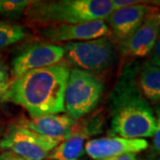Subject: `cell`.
I'll list each match as a JSON object with an SVG mask.
<instances>
[{"label":"cell","instance_id":"9c48e42d","mask_svg":"<svg viewBox=\"0 0 160 160\" xmlns=\"http://www.w3.org/2000/svg\"><path fill=\"white\" fill-rule=\"evenodd\" d=\"M41 34L51 42H80L96 39L110 34L105 21H92L79 24H55L41 30Z\"/></svg>","mask_w":160,"mask_h":160},{"label":"cell","instance_id":"ac0fdd59","mask_svg":"<svg viewBox=\"0 0 160 160\" xmlns=\"http://www.w3.org/2000/svg\"><path fill=\"white\" fill-rule=\"evenodd\" d=\"M156 130L153 135V142H152V152L153 155H160V106L156 109Z\"/></svg>","mask_w":160,"mask_h":160},{"label":"cell","instance_id":"44dd1931","mask_svg":"<svg viewBox=\"0 0 160 160\" xmlns=\"http://www.w3.org/2000/svg\"><path fill=\"white\" fill-rule=\"evenodd\" d=\"M0 160H24L21 157H19L11 151H6L5 153L0 155Z\"/></svg>","mask_w":160,"mask_h":160},{"label":"cell","instance_id":"7c38bea8","mask_svg":"<svg viewBox=\"0 0 160 160\" xmlns=\"http://www.w3.org/2000/svg\"><path fill=\"white\" fill-rule=\"evenodd\" d=\"M98 120L78 124L76 121L71 134L59 143L47 157L48 160H78L85 152V142L91 134L100 132Z\"/></svg>","mask_w":160,"mask_h":160},{"label":"cell","instance_id":"9a60e30c","mask_svg":"<svg viewBox=\"0 0 160 160\" xmlns=\"http://www.w3.org/2000/svg\"><path fill=\"white\" fill-rule=\"evenodd\" d=\"M25 29L17 24L0 22V50L18 43L25 37Z\"/></svg>","mask_w":160,"mask_h":160},{"label":"cell","instance_id":"2e32d148","mask_svg":"<svg viewBox=\"0 0 160 160\" xmlns=\"http://www.w3.org/2000/svg\"><path fill=\"white\" fill-rule=\"evenodd\" d=\"M28 0H0V14L6 18L17 19L30 5Z\"/></svg>","mask_w":160,"mask_h":160},{"label":"cell","instance_id":"8992f818","mask_svg":"<svg viewBox=\"0 0 160 160\" xmlns=\"http://www.w3.org/2000/svg\"><path fill=\"white\" fill-rule=\"evenodd\" d=\"M60 142L15 124L2 135L0 149H7L24 160H45Z\"/></svg>","mask_w":160,"mask_h":160},{"label":"cell","instance_id":"ba28073f","mask_svg":"<svg viewBox=\"0 0 160 160\" xmlns=\"http://www.w3.org/2000/svg\"><path fill=\"white\" fill-rule=\"evenodd\" d=\"M158 12L159 9L155 7L132 34L118 43L119 50L124 56L143 58L150 54L160 33Z\"/></svg>","mask_w":160,"mask_h":160},{"label":"cell","instance_id":"7402d4cb","mask_svg":"<svg viewBox=\"0 0 160 160\" xmlns=\"http://www.w3.org/2000/svg\"><path fill=\"white\" fill-rule=\"evenodd\" d=\"M158 23H159V26H160V11L158 12Z\"/></svg>","mask_w":160,"mask_h":160},{"label":"cell","instance_id":"ffe728a7","mask_svg":"<svg viewBox=\"0 0 160 160\" xmlns=\"http://www.w3.org/2000/svg\"><path fill=\"white\" fill-rule=\"evenodd\" d=\"M97 160H137L136 155L132 153H128V154H123L116 157H111V158H102V159Z\"/></svg>","mask_w":160,"mask_h":160},{"label":"cell","instance_id":"e0dca14e","mask_svg":"<svg viewBox=\"0 0 160 160\" xmlns=\"http://www.w3.org/2000/svg\"><path fill=\"white\" fill-rule=\"evenodd\" d=\"M11 85L10 75L8 69L2 62H0V102H4V98Z\"/></svg>","mask_w":160,"mask_h":160},{"label":"cell","instance_id":"603a6c76","mask_svg":"<svg viewBox=\"0 0 160 160\" xmlns=\"http://www.w3.org/2000/svg\"><path fill=\"white\" fill-rule=\"evenodd\" d=\"M1 138H2V128L0 126V141H1Z\"/></svg>","mask_w":160,"mask_h":160},{"label":"cell","instance_id":"7a4b0ae2","mask_svg":"<svg viewBox=\"0 0 160 160\" xmlns=\"http://www.w3.org/2000/svg\"><path fill=\"white\" fill-rule=\"evenodd\" d=\"M109 107L112 135L126 139L153 137L154 112L139 89L133 67L124 69L110 94Z\"/></svg>","mask_w":160,"mask_h":160},{"label":"cell","instance_id":"3957f363","mask_svg":"<svg viewBox=\"0 0 160 160\" xmlns=\"http://www.w3.org/2000/svg\"><path fill=\"white\" fill-rule=\"evenodd\" d=\"M112 11L111 0H57L31 1L25 13L33 22L55 25L104 21Z\"/></svg>","mask_w":160,"mask_h":160},{"label":"cell","instance_id":"6da1fadb","mask_svg":"<svg viewBox=\"0 0 160 160\" xmlns=\"http://www.w3.org/2000/svg\"><path fill=\"white\" fill-rule=\"evenodd\" d=\"M69 69L64 63L34 69L11 83L4 98L20 105L32 118L61 114L64 109V92Z\"/></svg>","mask_w":160,"mask_h":160},{"label":"cell","instance_id":"52a82bcc","mask_svg":"<svg viewBox=\"0 0 160 160\" xmlns=\"http://www.w3.org/2000/svg\"><path fill=\"white\" fill-rule=\"evenodd\" d=\"M64 58L63 46L54 44H37L25 48L12 62L13 80L34 69L50 67Z\"/></svg>","mask_w":160,"mask_h":160},{"label":"cell","instance_id":"277c9868","mask_svg":"<svg viewBox=\"0 0 160 160\" xmlns=\"http://www.w3.org/2000/svg\"><path fill=\"white\" fill-rule=\"evenodd\" d=\"M103 91L102 81L81 69H69L64 92V109L72 119L79 120L96 108Z\"/></svg>","mask_w":160,"mask_h":160},{"label":"cell","instance_id":"d6986e66","mask_svg":"<svg viewBox=\"0 0 160 160\" xmlns=\"http://www.w3.org/2000/svg\"><path fill=\"white\" fill-rule=\"evenodd\" d=\"M149 62L152 63L155 66L160 67V33L157 42L155 44L154 48L150 52V61Z\"/></svg>","mask_w":160,"mask_h":160},{"label":"cell","instance_id":"30bf717a","mask_svg":"<svg viewBox=\"0 0 160 160\" xmlns=\"http://www.w3.org/2000/svg\"><path fill=\"white\" fill-rule=\"evenodd\" d=\"M149 147L145 139H126L117 135L89 140L85 152L92 159H102L123 154H136Z\"/></svg>","mask_w":160,"mask_h":160},{"label":"cell","instance_id":"5b68a950","mask_svg":"<svg viewBox=\"0 0 160 160\" xmlns=\"http://www.w3.org/2000/svg\"><path fill=\"white\" fill-rule=\"evenodd\" d=\"M63 49L68 62L91 74L102 72L110 67L117 54L115 41L109 37L70 42Z\"/></svg>","mask_w":160,"mask_h":160},{"label":"cell","instance_id":"8fae6325","mask_svg":"<svg viewBox=\"0 0 160 160\" xmlns=\"http://www.w3.org/2000/svg\"><path fill=\"white\" fill-rule=\"evenodd\" d=\"M156 6L137 4L113 10L105 19L109 30L118 43L132 35L142 23L149 12Z\"/></svg>","mask_w":160,"mask_h":160},{"label":"cell","instance_id":"4fadbf2b","mask_svg":"<svg viewBox=\"0 0 160 160\" xmlns=\"http://www.w3.org/2000/svg\"><path fill=\"white\" fill-rule=\"evenodd\" d=\"M76 120L68 115L52 114L22 120L20 124L32 131L62 142L71 134Z\"/></svg>","mask_w":160,"mask_h":160},{"label":"cell","instance_id":"5bb4252c","mask_svg":"<svg viewBox=\"0 0 160 160\" xmlns=\"http://www.w3.org/2000/svg\"><path fill=\"white\" fill-rule=\"evenodd\" d=\"M137 84L148 102L160 103V67L149 62L144 63L139 72Z\"/></svg>","mask_w":160,"mask_h":160}]
</instances>
